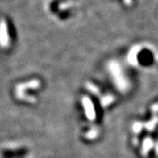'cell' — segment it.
I'll list each match as a JSON object with an SVG mask.
<instances>
[{
    "mask_svg": "<svg viewBox=\"0 0 158 158\" xmlns=\"http://www.w3.org/2000/svg\"><path fill=\"white\" fill-rule=\"evenodd\" d=\"M9 42V35L6 22L3 20L0 22V44L3 47H6Z\"/></svg>",
    "mask_w": 158,
    "mask_h": 158,
    "instance_id": "1",
    "label": "cell"
}]
</instances>
